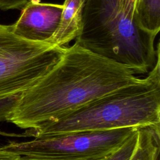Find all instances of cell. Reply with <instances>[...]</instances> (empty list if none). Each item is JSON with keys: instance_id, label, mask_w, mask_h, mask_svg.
I'll use <instances>...</instances> for the list:
<instances>
[{"instance_id": "cell-1", "label": "cell", "mask_w": 160, "mask_h": 160, "mask_svg": "<svg viewBox=\"0 0 160 160\" xmlns=\"http://www.w3.org/2000/svg\"><path fill=\"white\" fill-rule=\"evenodd\" d=\"M140 79L127 66L75 42L34 85L9 98L3 121L36 129Z\"/></svg>"}, {"instance_id": "cell-2", "label": "cell", "mask_w": 160, "mask_h": 160, "mask_svg": "<svg viewBox=\"0 0 160 160\" xmlns=\"http://www.w3.org/2000/svg\"><path fill=\"white\" fill-rule=\"evenodd\" d=\"M148 75L82 106L58 120L27 130L34 138L79 132L160 125V53Z\"/></svg>"}, {"instance_id": "cell-3", "label": "cell", "mask_w": 160, "mask_h": 160, "mask_svg": "<svg viewBox=\"0 0 160 160\" xmlns=\"http://www.w3.org/2000/svg\"><path fill=\"white\" fill-rule=\"evenodd\" d=\"M156 36L122 12L118 0H86L82 29L75 42L134 74H146L156 63Z\"/></svg>"}, {"instance_id": "cell-4", "label": "cell", "mask_w": 160, "mask_h": 160, "mask_svg": "<svg viewBox=\"0 0 160 160\" xmlns=\"http://www.w3.org/2000/svg\"><path fill=\"white\" fill-rule=\"evenodd\" d=\"M66 48L28 40L16 35L12 25L0 24V99L34 85L58 62Z\"/></svg>"}, {"instance_id": "cell-5", "label": "cell", "mask_w": 160, "mask_h": 160, "mask_svg": "<svg viewBox=\"0 0 160 160\" xmlns=\"http://www.w3.org/2000/svg\"><path fill=\"white\" fill-rule=\"evenodd\" d=\"M136 129L73 132L11 142L6 146L19 155L58 160H99L116 152Z\"/></svg>"}, {"instance_id": "cell-6", "label": "cell", "mask_w": 160, "mask_h": 160, "mask_svg": "<svg viewBox=\"0 0 160 160\" xmlns=\"http://www.w3.org/2000/svg\"><path fill=\"white\" fill-rule=\"evenodd\" d=\"M62 4L29 0L21 9L18 19L12 24L14 32L32 41L46 42L56 31Z\"/></svg>"}, {"instance_id": "cell-7", "label": "cell", "mask_w": 160, "mask_h": 160, "mask_svg": "<svg viewBox=\"0 0 160 160\" xmlns=\"http://www.w3.org/2000/svg\"><path fill=\"white\" fill-rule=\"evenodd\" d=\"M86 0H64L59 26L46 41L66 46L80 34L82 26L83 10Z\"/></svg>"}, {"instance_id": "cell-8", "label": "cell", "mask_w": 160, "mask_h": 160, "mask_svg": "<svg viewBox=\"0 0 160 160\" xmlns=\"http://www.w3.org/2000/svg\"><path fill=\"white\" fill-rule=\"evenodd\" d=\"M148 126L137 128V142L129 160H159L160 128Z\"/></svg>"}, {"instance_id": "cell-9", "label": "cell", "mask_w": 160, "mask_h": 160, "mask_svg": "<svg viewBox=\"0 0 160 160\" xmlns=\"http://www.w3.org/2000/svg\"><path fill=\"white\" fill-rule=\"evenodd\" d=\"M135 16L141 28L158 34L160 30V0H140Z\"/></svg>"}, {"instance_id": "cell-10", "label": "cell", "mask_w": 160, "mask_h": 160, "mask_svg": "<svg viewBox=\"0 0 160 160\" xmlns=\"http://www.w3.org/2000/svg\"><path fill=\"white\" fill-rule=\"evenodd\" d=\"M137 139L138 129L136 128L124 144L106 160H129L136 146Z\"/></svg>"}, {"instance_id": "cell-11", "label": "cell", "mask_w": 160, "mask_h": 160, "mask_svg": "<svg viewBox=\"0 0 160 160\" xmlns=\"http://www.w3.org/2000/svg\"><path fill=\"white\" fill-rule=\"evenodd\" d=\"M120 10L131 19H136V11L140 0H118Z\"/></svg>"}, {"instance_id": "cell-12", "label": "cell", "mask_w": 160, "mask_h": 160, "mask_svg": "<svg viewBox=\"0 0 160 160\" xmlns=\"http://www.w3.org/2000/svg\"><path fill=\"white\" fill-rule=\"evenodd\" d=\"M29 0H0V9L2 10L21 9Z\"/></svg>"}, {"instance_id": "cell-13", "label": "cell", "mask_w": 160, "mask_h": 160, "mask_svg": "<svg viewBox=\"0 0 160 160\" xmlns=\"http://www.w3.org/2000/svg\"><path fill=\"white\" fill-rule=\"evenodd\" d=\"M19 154L15 152L6 146V145L0 146V160H18Z\"/></svg>"}, {"instance_id": "cell-14", "label": "cell", "mask_w": 160, "mask_h": 160, "mask_svg": "<svg viewBox=\"0 0 160 160\" xmlns=\"http://www.w3.org/2000/svg\"><path fill=\"white\" fill-rule=\"evenodd\" d=\"M106 159L107 158L103 159H99V160H106ZM18 160H58V159H51L41 158H38V157L29 156V155H19V158H18Z\"/></svg>"}]
</instances>
